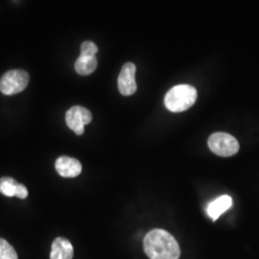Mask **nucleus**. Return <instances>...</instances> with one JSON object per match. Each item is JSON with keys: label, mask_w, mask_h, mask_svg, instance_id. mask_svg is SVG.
I'll return each instance as SVG.
<instances>
[{"label": "nucleus", "mask_w": 259, "mask_h": 259, "mask_svg": "<svg viewBox=\"0 0 259 259\" xmlns=\"http://www.w3.org/2000/svg\"><path fill=\"white\" fill-rule=\"evenodd\" d=\"M143 247L151 259H179L181 250L175 237L169 232L156 229L147 233Z\"/></svg>", "instance_id": "nucleus-1"}, {"label": "nucleus", "mask_w": 259, "mask_h": 259, "mask_svg": "<svg viewBox=\"0 0 259 259\" xmlns=\"http://www.w3.org/2000/svg\"><path fill=\"white\" fill-rule=\"evenodd\" d=\"M198 93L194 87L179 84L172 88L165 95L164 105L172 112H182L191 108L197 100Z\"/></svg>", "instance_id": "nucleus-2"}, {"label": "nucleus", "mask_w": 259, "mask_h": 259, "mask_svg": "<svg viewBox=\"0 0 259 259\" xmlns=\"http://www.w3.org/2000/svg\"><path fill=\"white\" fill-rule=\"evenodd\" d=\"M207 145L214 154L220 157H232L239 151V142L232 135L227 133L212 134Z\"/></svg>", "instance_id": "nucleus-3"}, {"label": "nucleus", "mask_w": 259, "mask_h": 259, "mask_svg": "<svg viewBox=\"0 0 259 259\" xmlns=\"http://www.w3.org/2000/svg\"><path fill=\"white\" fill-rule=\"evenodd\" d=\"M29 83V74L24 70H10L0 79V92L5 95H14L25 90Z\"/></svg>", "instance_id": "nucleus-4"}, {"label": "nucleus", "mask_w": 259, "mask_h": 259, "mask_svg": "<svg viewBox=\"0 0 259 259\" xmlns=\"http://www.w3.org/2000/svg\"><path fill=\"white\" fill-rule=\"evenodd\" d=\"M93 120V114L88 109L81 106H74L69 109L66 115L65 121L69 129L72 130L77 136L83 135L84 132V125L91 123Z\"/></svg>", "instance_id": "nucleus-5"}, {"label": "nucleus", "mask_w": 259, "mask_h": 259, "mask_svg": "<svg viewBox=\"0 0 259 259\" xmlns=\"http://www.w3.org/2000/svg\"><path fill=\"white\" fill-rule=\"evenodd\" d=\"M137 67L133 63H127L122 66L118 76V90L122 95L130 96L137 92L138 85L136 82Z\"/></svg>", "instance_id": "nucleus-6"}, {"label": "nucleus", "mask_w": 259, "mask_h": 259, "mask_svg": "<svg viewBox=\"0 0 259 259\" xmlns=\"http://www.w3.org/2000/svg\"><path fill=\"white\" fill-rule=\"evenodd\" d=\"M55 168L58 174L64 178H75L79 176L82 172L81 162L73 157H58L55 162Z\"/></svg>", "instance_id": "nucleus-7"}, {"label": "nucleus", "mask_w": 259, "mask_h": 259, "mask_svg": "<svg viewBox=\"0 0 259 259\" xmlns=\"http://www.w3.org/2000/svg\"><path fill=\"white\" fill-rule=\"evenodd\" d=\"M74 250L72 244L64 237H58L51 246L50 259H72Z\"/></svg>", "instance_id": "nucleus-8"}, {"label": "nucleus", "mask_w": 259, "mask_h": 259, "mask_svg": "<svg viewBox=\"0 0 259 259\" xmlns=\"http://www.w3.org/2000/svg\"><path fill=\"white\" fill-rule=\"evenodd\" d=\"M232 206V197L229 195H223L209 203L206 208V212L213 221H216L223 213L226 212Z\"/></svg>", "instance_id": "nucleus-9"}, {"label": "nucleus", "mask_w": 259, "mask_h": 259, "mask_svg": "<svg viewBox=\"0 0 259 259\" xmlns=\"http://www.w3.org/2000/svg\"><path fill=\"white\" fill-rule=\"evenodd\" d=\"M97 59L95 56L90 57V56H79L75 63V70L77 73L80 75H90L93 73V71L97 67Z\"/></svg>", "instance_id": "nucleus-10"}, {"label": "nucleus", "mask_w": 259, "mask_h": 259, "mask_svg": "<svg viewBox=\"0 0 259 259\" xmlns=\"http://www.w3.org/2000/svg\"><path fill=\"white\" fill-rule=\"evenodd\" d=\"M19 183L10 177H3L0 179V193L7 197H15L16 189Z\"/></svg>", "instance_id": "nucleus-11"}, {"label": "nucleus", "mask_w": 259, "mask_h": 259, "mask_svg": "<svg viewBox=\"0 0 259 259\" xmlns=\"http://www.w3.org/2000/svg\"><path fill=\"white\" fill-rule=\"evenodd\" d=\"M0 259H19L14 247L2 238H0Z\"/></svg>", "instance_id": "nucleus-12"}, {"label": "nucleus", "mask_w": 259, "mask_h": 259, "mask_svg": "<svg viewBox=\"0 0 259 259\" xmlns=\"http://www.w3.org/2000/svg\"><path fill=\"white\" fill-rule=\"evenodd\" d=\"M98 47L93 41H84L81 46V56H90L93 57L97 53Z\"/></svg>", "instance_id": "nucleus-13"}, {"label": "nucleus", "mask_w": 259, "mask_h": 259, "mask_svg": "<svg viewBox=\"0 0 259 259\" xmlns=\"http://www.w3.org/2000/svg\"><path fill=\"white\" fill-rule=\"evenodd\" d=\"M28 196V190L25 185L19 184L16 189V197L19 199H26Z\"/></svg>", "instance_id": "nucleus-14"}]
</instances>
